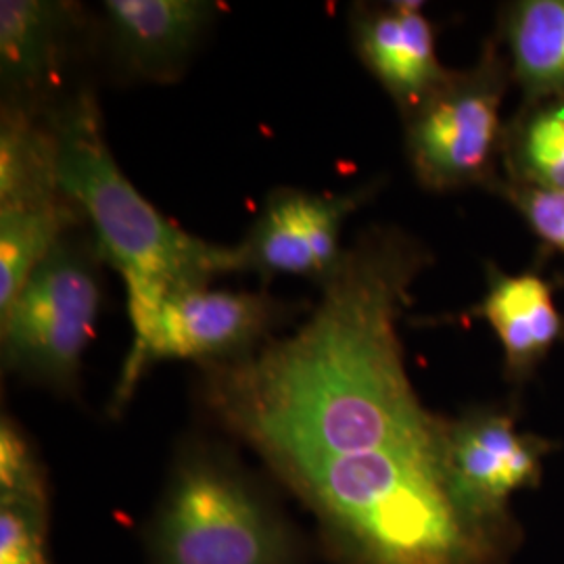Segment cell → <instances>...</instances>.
<instances>
[{
  "mask_svg": "<svg viewBox=\"0 0 564 564\" xmlns=\"http://www.w3.org/2000/svg\"><path fill=\"white\" fill-rule=\"evenodd\" d=\"M80 7L63 0L0 2V78L4 102L46 109L80 28Z\"/></svg>",
  "mask_w": 564,
  "mask_h": 564,
  "instance_id": "obj_12",
  "label": "cell"
},
{
  "mask_svg": "<svg viewBox=\"0 0 564 564\" xmlns=\"http://www.w3.org/2000/svg\"><path fill=\"white\" fill-rule=\"evenodd\" d=\"M375 191L377 182L343 195H318L302 188L272 191L247 237L237 245L241 272L324 284L345 256L343 226Z\"/></svg>",
  "mask_w": 564,
  "mask_h": 564,
  "instance_id": "obj_9",
  "label": "cell"
},
{
  "mask_svg": "<svg viewBox=\"0 0 564 564\" xmlns=\"http://www.w3.org/2000/svg\"><path fill=\"white\" fill-rule=\"evenodd\" d=\"M500 178L564 191V102H523L506 121Z\"/></svg>",
  "mask_w": 564,
  "mask_h": 564,
  "instance_id": "obj_17",
  "label": "cell"
},
{
  "mask_svg": "<svg viewBox=\"0 0 564 564\" xmlns=\"http://www.w3.org/2000/svg\"><path fill=\"white\" fill-rule=\"evenodd\" d=\"M220 7L207 0H107L102 25L109 48L128 76L181 78Z\"/></svg>",
  "mask_w": 564,
  "mask_h": 564,
  "instance_id": "obj_10",
  "label": "cell"
},
{
  "mask_svg": "<svg viewBox=\"0 0 564 564\" xmlns=\"http://www.w3.org/2000/svg\"><path fill=\"white\" fill-rule=\"evenodd\" d=\"M512 84L500 41L485 42L477 61L449 72L405 120V155L424 191L491 186L502 176V102Z\"/></svg>",
  "mask_w": 564,
  "mask_h": 564,
  "instance_id": "obj_6",
  "label": "cell"
},
{
  "mask_svg": "<svg viewBox=\"0 0 564 564\" xmlns=\"http://www.w3.org/2000/svg\"><path fill=\"white\" fill-rule=\"evenodd\" d=\"M101 253L72 232L48 253L0 314L4 370L57 393H74L101 312Z\"/></svg>",
  "mask_w": 564,
  "mask_h": 564,
  "instance_id": "obj_5",
  "label": "cell"
},
{
  "mask_svg": "<svg viewBox=\"0 0 564 564\" xmlns=\"http://www.w3.org/2000/svg\"><path fill=\"white\" fill-rule=\"evenodd\" d=\"M51 116L59 144L61 191L93 226L102 262L123 279L132 337L141 335L170 293L241 272L237 245L203 241L182 230L126 178L93 93H78Z\"/></svg>",
  "mask_w": 564,
  "mask_h": 564,
  "instance_id": "obj_3",
  "label": "cell"
},
{
  "mask_svg": "<svg viewBox=\"0 0 564 564\" xmlns=\"http://www.w3.org/2000/svg\"><path fill=\"white\" fill-rule=\"evenodd\" d=\"M429 263L426 245L402 228L364 230L291 337L203 366L209 412L270 468L364 452L440 460L444 419L419 400L400 337Z\"/></svg>",
  "mask_w": 564,
  "mask_h": 564,
  "instance_id": "obj_1",
  "label": "cell"
},
{
  "mask_svg": "<svg viewBox=\"0 0 564 564\" xmlns=\"http://www.w3.org/2000/svg\"><path fill=\"white\" fill-rule=\"evenodd\" d=\"M552 449L545 437L521 431L508 410L481 405L444 419L440 475L468 521L502 531L510 500L540 484Z\"/></svg>",
  "mask_w": 564,
  "mask_h": 564,
  "instance_id": "obj_8",
  "label": "cell"
},
{
  "mask_svg": "<svg viewBox=\"0 0 564 564\" xmlns=\"http://www.w3.org/2000/svg\"><path fill=\"white\" fill-rule=\"evenodd\" d=\"M523 102H564V0H517L496 36Z\"/></svg>",
  "mask_w": 564,
  "mask_h": 564,
  "instance_id": "obj_14",
  "label": "cell"
},
{
  "mask_svg": "<svg viewBox=\"0 0 564 564\" xmlns=\"http://www.w3.org/2000/svg\"><path fill=\"white\" fill-rule=\"evenodd\" d=\"M0 500L48 506L41 456L25 431L7 414L0 421Z\"/></svg>",
  "mask_w": 564,
  "mask_h": 564,
  "instance_id": "obj_18",
  "label": "cell"
},
{
  "mask_svg": "<svg viewBox=\"0 0 564 564\" xmlns=\"http://www.w3.org/2000/svg\"><path fill=\"white\" fill-rule=\"evenodd\" d=\"M289 312L286 303L268 293L224 291L209 284L170 293L141 335L132 337L111 412H120L130 402L153 364L184 360L209 366L239 360L260 349V343Z\"/></svg>",
  "mask_w": 564,
  "mask_h": 564,
  "instance_id": "obj_7",
  "label": "cell"
},
{
  "mask_svg": "<svg viewBox=\"0 0 564 564\" xmlns=\"http://www.w3.org/2000/svg\"><path fill=\"white\" fill-rule=\"evenodd\" d=\"M491 191L514 207L545 247L564 256V191H547L498 178Z\"/></svg>",
  "mask_w": 564,
  "mask_h": 564,
  "instance_id": "obj_20",
  "label": "cell"
},
{
  "mask_svg": "<svg viewBox=\"0 0 564 564\" xmlns=\"http://www.w3.org/2000/svg\"><path fill=\"white\" fill-rule=\"evenodd\" d=\"M151 564H297L300 545L241 468L207 447L174 466L149 533Z\"/></svg>",
  "mask_w": 564,
  "mask_h": 564,
  "instance_id": "obj_4",
  "label": "cell"
},
{
  "mask_svg": "<svg viewBox=\"0 0 564 564\" xmlns=\"http://www.w3.org/2000/svg\"><path fill=\"white\" fill-rule=\"evenodd\" d=\"M351 39L364 67L383 86L403 118L452 72L437 57L435 28L416 2L358 9L351 18Z\"/></svg>",
  "mask_w": 564,
  "mask_h": 564,
  "instance_id": "obj_11",
  "label": "cell"
},
{
  "mask_svg": "<svg viewBox=\"0 0 564 564\" xmlns=\"http://www.w3.org/2000/svg\"><path fill=\"white\" fill-rule=\"evenodd\" d=\"M491 326L505 351L506 375L523 383L563 339L564 318L550 284L535 272L508 274L487 265V291L475 310Z\"/></svg>",
  "mask_w": 564,
  "mask_h": 564,
  "instance_id": "obj_13",
  "label": "cell"
},
{
  "mask_svg": "<svg viewBox=\"0 0 564 564\" xmlns=\"http://www.w3.org/2000/svg\"><path fill=\"white\" fill-rule=\"evenodd\" d=\"M86 224L67 195L36 207L0 209V314H4L34 270L67 235Z\"/></svg>",
  "mask_w": 564,
  "mask_h": 564,
  "instance_id": "obj_16",
  "label": "cell"
},
{
  "mask_svg": "<svg viewBox=\"0 0 564 564\" xmlns=\"http://www.w3.org/2000/svg\"><path fill=\"white\" fill-rule=\"evenodd\" d=\"M343 564H491L500 533L445 491L440 460L405 452L312 456L272 466Z\"/></svg>",
  "mask_w": 564,
  "mask_h": 564,
  "instance_id": "obj_2",
  "label": "cell"
},
{
  "mask_svg": "<svg viewBox=\"0 0 564 564\" xmlns=\"http://www.w3.org/2000/svg\"><path fill=\"white\" fill-rule=\"evenodd\" d=\"M0 564H51L48 506L0 500Z\"/></svg>",
  "mask_w": 564,
  "mask_h": 564,
  "instance_id": "obj_19",
  "label": "cell"
},
{
  "mask_svg": "<svg viewBox=\"0 0 564 564\" xmlns=\"http://www.w3.org/2000/svg\"><path fill=\"white\" fill-rule=\"evenodd\" d=\"M53 111L2 102L0 111V209L36 207L65 197Z\"/></svg>",
  "mask_w": 564,
  "mask_h": 564,
  "instance_id": "obj_15",
  "label": "cell"
}]
</instances>
